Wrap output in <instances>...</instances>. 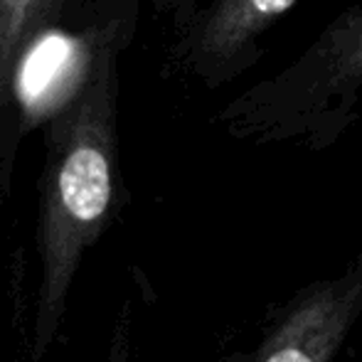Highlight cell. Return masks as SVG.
I'll return each mask as SVG.
<instances>
[{"label": "cell", "mask_w": 362, "mask_h": 362, "mask_svg": "<svg viewBox=\"0 0 362 362\" xmlns=\"http://www.w3.org/2000/svg\"><path fill=\"white\" fill-rule=\"evenodd\" d=\"M89 0H0V205L28 136L20 84L30 59L62 33H79Z\"/></svg>", "instance_id": "obj_5"}, {"label": "cell", "mask_w": 362, "mask_h": 362, "mask_svg": "<svg viewBox=\"0 0 362 362\" xmlns=\"http://www.w3.org/2000/svg\"><path fill=\"white\" fill-rule=\"evenodd\" d=\"M121 5H134V8H144V5H148L158 18L170 20L173 33H180V30L192 20V15L197 13L200 0H89L86 18H91L94 13H101V10L121 8ZM86 18H84V23H86Z\"/></svg>", "instance_id": "obj_6"}, {"label": "cell", "mask_w": 362, "mask_h": 362, "mask_svg": "<svg viewBox=\"0 0 362 362\" xmlns=\"http://www.w3.org/2000/svg\"><path fill=\"white\" fill-rule=\"evenodd\" d=\"M362 315V249L340 276L279 305L262 343L239 362H330Z\"/></svg>", "instance_id": "obj_4"}, {"label": "cell", "mask_w": 362, "mask_h": 362, "mask_svg": "<svg viewBox=\"0 0 362 362\" xmlns=\"http://www.w3.org/2000/svg\"><path fill=\"white\" fill-rule=\"evenodd\" d=\"M131 305L126 303L121 308L119 318L114 325V335H111V348L106 362H131Z\"/></svg>", "instance_id": "obj_7"}, {"label": "cell", "mask_w": 362, "mask_h": 362, "mask_svg": "<svg viewBox=\"0 0 362 362\" xmlns=\"http://www.w3.org/2000/svg\"><path fill=\"white\" fill-rule=\"evenodd\" d=\"M362 99V3L343 10L288 67L232 99L217 124L249 144L328 151L358 121Z\"/></svg>", "instance_id": "obj_2"}, {"label": "cell", "mask_w": 362, "mask_h": 362, "mask_svg": "<svg viewBox=\"0 0 362 362\" xmlns=\"http://www.w3.org/2000/svg\"><path fill=\"white\" fill-rule=\"evenodd\" d=\"M298 0H210L173 33L168 67L207 91L237 81L264 57V40Z\"/></svg>", "instance_id": "obj_3"}, {"label": "cell", "mask_w": 362, "mask_h": 362, "mask_svg": "<svg viewBox=\"0 0 362 362\" xmlns=\"http://www.w3.org/2000/svg\"><path fill=\"white\" fill-rule=\"evenodd\" d=\"M141 8L96 13L79 30L67 81L45 111L40 175V288L30 362H42L67 310L84 252L121 210V54L139 30Z\"/></svg>", "instance_id": "obj_1"}]
</instances>
